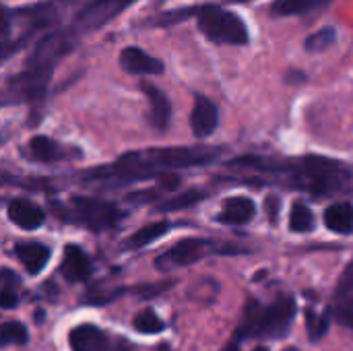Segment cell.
Masks as SVG:
<instances>
[{"label": "cell", "instance_id": "cell-17", "mask_svg": "<svg viewBox=\"0 0 353 351\" xmlns=\"http://www.w3.org/2000/svg\"><path fill=\"white\" fill-rule=\"evenodd\" d=\"M14 254L23 263V267L27 269L29 275H37L48 265L52 250L41 242H19L14 246Z\"/></svg>", "mask_w": 353, "mask_h": 351}, {"label": "cell", "instance_id": "cell-4", "mask_svg": "<svg viewBox=\"0 0 353 351\" xmlns=\"http://www.w3.org/2000/svg\"><path fill=\"white\" fill-rule=\"evenodd\" d=\"M234 168L259 170L265 174H283L288 180L312 194L339 192L352 178L350 168L325 157H304L300 161H275L267 157H240L232 161Z\"/></svg>", "mask_w": 353, "mask_h": 351}, {"label": "cell", "instance_id": "cell-11", "mask_svg": "<svg viewBox=\"0 0 353 351\" xmlns=\"http://www.w3.org/2000/svg\"><path fill=\"white\" fill-rule=\"evenodd\" d=\"M219 126V108L207 95L196 93L190 112V130L196 139H207Z\"/></svg>", "mask_w": 353, "mask_h": 351}, {"label": "cell", "instance_id": "cell-12", "mask_svg": "<svg viewBox=\"0 0 353 351\" xmlns=\"http://www.w3.org/2000/svg\"><path fill=\"white\" fill-rule=\"evenodd\" d=\"M141 91L149 99V108H151L149 110V124L159 132L168 130V126L172 122V101H170L168 93L149 81L141 83Z\"/></svg>", "mask_w": 353, "mask_h": 351}, {"label": "cell", "instance_id": "cell-20", "mask_svg": "<svg viewBox=\"0 0 353 351\" xmlns=\"http://www.w3.org/2000/svg\"><path fill=\"white\" fill-rule=\"evenodd\" d=\"M325 225L341 236L353 234V205L352 203H335L325 211Z\"/></svg>", "mask_w": 353, "mask_h": 351}, {"label": "cell", "instance_id": "cell-23", "mask_svg": "<svg viewBox=\"0 0 353 351\" xmlns=\"http://www.w3.org/2000/svg\"><path fill=\"white\" fill-rule=\"evenodd\" d=\"M335 41H337V27L325 25V27L312 31V33L304 39V50H306L308 54H323V52H327Z\"/></svg>", "mask_w": 353, "mask_h": 351}, {"label": "cell", "instance_id": "cell-8", "mask_svg": "<svg viewBox=\"0 0 353 351\" xmlns=\"http://www.w3.org/2000/svg\"><path fill=\"white\" fill-rule=\"evenodd\" d=\"M72 205H74V211H77V217L81 219V223L85 228H89L91 232H103V230L116 228L124 217V211L118 205L108 203V201L77 197Z\"/></svg>", "mask_w": 353, "mask_h": 351}, {"label": "cell", "instance_id": "cell-10", "mask_svg": "<svg viewBox=\"0 0 353 351\" xmlns=\"http://www.w3.org/2000/svg\"><path fill=\"white\" fill-rule=\"evenodd\" d=\"M118 64L124 72L132 77H159L165 72L163 60L157 56H151L139 46H126L118 54Z\"/></svg>", "mask_w": 353, "mask_h": 351}, {"label": "cell", "instance_id": "cell-35", "mask_svg": "<svg viewBox=\"0 0 353 351\" xmlns=\"http://www.w3.org/2000/svg\"><path fill=\"white\" fill-rule=\"evenodd\" d=\"M223 351H240V350H238L236 345H230V348H225V350H223Z\"/></svg>", "mask_w": 353, "mask_h": 351}, {"label": "cell", "instance_id": "cell-33", "mask_svg": "<svg viewBox=\"0 0 353 351\" xmlns=\"http://www.w3.org/2000/svg\"><path fill=\"white\" fill-rule=\"evenodd\" d=\"M225 2H232V4H246V2H252V0H225Z\"/></svg>", "mask_w": 353, "mask_h": 351}, {"label": "cell", "instance_id": "cell-18", "mask_svg": "<svg viewBox=\"0 0 353 351\" xmlns=\"http://www.w3.org/2000/svg\"><path fill=\"white\" fill-rule=\"evenodd\" d=\"M333 0H273L269 6V14L275 19H288V17H304L314 10H323Z\"/></svg>", "mask_w": 353, "mask_h": 351}, {"label": "cell", "instance_id": "cell-3", "mask_svg": "<svg viewBox=\"0 0 353 351\" xmlns=\"http://www.w3.org/2000/svg\"><path fill=\"white\" fill-rule=\"evenodd\" d=\"M81 0H43L23 6L2 8V62L10 60L25 46L35 43L43 33L62 27L68 8Z\"/></svg>", "mask_w": 353, "mask_h": 351}, {"label": "cell", "instance_id": "cell-1", "mask_svg": "<svg viewBox=\"0 0 353 351\" xmlns=\"http://www.w3.org/2000/svg\"><path fill=\"white\" fill-rule=\"evenodd\" d=\"M81 43V37H77L68 25L56 27L48 33H43L31 48L23 68L6 79L4 91H2V103L4 106H17V103H39L46 99L52 77L56 72V66L70 56Z\"/></svg>", "mask_w": 353, "mask_h": 351}, {"label": "cell", "instance_id": "cell-30", "mask_svg": "<svg viewBox=\"0 0 353 351\" xmlns=\"http://www.w3.org/2000/svg\"><path fill=\"white\" fill-rule=\"evenodd\" d=\"M353 292V263L345 269V273L341 275L339 281V296H347Z\"/></svg>", "mask_w": 353, "mask_h": 351}, {"label": "cell", "instance_id": "cell-13", "mask_svg": "<svg viewBox=\"0 0 353 351\" xmlns=\"http://www.w3.org/2000/svg\"><path fill=\"white\" fill-rule=\"evenodd\" d=\"M6 213L14 225H19L21 230H27V232L41 228L46 221L43 209L29 199H12L6 207Z\"/></svg>", "mask_w": 353, "mask_h": 351}, {"label": "cell", "instance_id": "cell-25", "mask_svg": "<svg viewBox=\"0 0 353 351\" xmlns=\"http://www.w3.org/2000/svg\"><path fill=\"white\" fill-rule=\"evenodd\" d=\"M205 199V192L201 190H186L170 201H163L157 209L163 211V213H170V211H180V209H188V207H194L196 203H201Z\"/></svg>", "mask_w": 353, "mask_h": 351}, {"label": "cell", "instance_id": "cell-7", "mask_svg": "<svg viewBox=\"0 0 353 351\" xmlns=\"http://www.w3.org/2000/svg\"><path fill=\"white\" fill-rule=\"evenodd\" d=\"M137 2L139 0H81L66 25L77 37L83 39L85 35L103 29Z\"/></svg>", "mask_w": 353, "mask_h": 351}, {"label": "cell", "instance_id": "cell-14", "mask_svg": "<svg viewBox=\"0 0 353 351\" xmlns=\"http://www.w3.org/2000/svg\"><path fill=\"white\" fill-rule=\"evenodd\" d=\"M60 273L66 277V281L79 283L87 281L91 277V261L85 254V250L77 244H68L64 248V257L60 263Z\"/></svg>", "mask_w": 353, "mask_h": 351}, {"label": "cell", "instance_id": "cell-26", "mask_svg": "<svg viewBox=\"0 0 353 351\" xmlns=\"http://www.w3.org/2000/svg\"><path fill=\"white\" fill-rule=\"evenodd\" d=\"M132 327L143 335H157L165 329V323L153 310H143L134 317Z\"/></svg>", "mask_w": 353, "mask_h": 351}, {"label": "cell", "instance_id": "cell-2", "mask_svg": "<svg viewBox=\"0 0 353 351\" xmlns=\"http://www.w3.org/2000/svg\"><path fill=\"white\" fill-rule=\"evenodd\" d=\"M217 159V149L207 147H165V149H145L130 151L122 155L110 168H95L85 174V180L93 178H122V180H145L155 176H168L174 170L209 166Z\"/></svg>", "mask_w": 353, "mask_h": 351}, {"label": "cell", "instance_id": "cell-19", "mask_svg": "<svg viewBox=\"0 0 353 351\" xmlns=\"http://www.w3.org/2000/svg\"><path fill=\"white\" fill-rule=\"evenodd\" d=\"M29 155L35 159V161H41V163H54V161H60L64 159L68 153L62 145H58L54 139L50 137H43V134H37L29 141Z\"/></svg>", "mask_w": 353, "mask_h": 351}, {"label": "cell", "instance_id": "cell-32", "mask_svg": "<svg viewBox=\"0 0 353 351\" xmlns=\"http://www.w3.org/2000/svg\"><path fill=\"white\" fill-rule=\"evenodd\" d=\"M308 81V74L304 70H298V68H290L285 72V83L288 85H298V83H306Z\"/></svg>", "mask_w": 353, "mask_h": 351}, {"label": "cell", "instance_id": "cell-29", "mask_svg": "<svg viewBox=\"0 0 353 351\" xmlns=\"http://www.w3.org/2000/svg\"><path fill=\"white\" fill-rule=\"evenodd\" d=\"M0 306L4 310H12L19 306V296H17V290L14 288H6L2 285V292H0Z\"/></svg>", "mask_w": 353, "mask_h": 351}, {"label": "cell", "instance_id": "cell-22", "mask_svg": "<svg viewBox=\"0 0 353 351\" xmlns=\"http://www.w3.org/2000/svg\"><path fill=\"white\" fill-rule=\"evenodd\" d=\"M168 230H170V223H168V221H155V223H149V225L141 228L139 232H134V234L124 242V246H126V248H130V250H139V248L149 246L151 242L159 240Z\"/></svg>", "mask_w": 353, "mask_h": 351}, {"label": "cell", "instance_id": "cell-24", "mask_svg": "<svg viewBox=\"0 0 353 351\" xmlns=\"http://www.w3.org/2000/svg\"><path fill=\"white\" fill-rule=\"evenodd\" d=\"M314 228V215L304 203H296L290 211V230L296 234H306Z\"/></svg>", "mask_w": 353, "mask_h": 351}, {"label": "cell", "instance_id": "cell-34", "mask_svg": "<svg viewBox=\"0 0 353 351\" xmlns=\"http://www.w3.org/2000/svg\"><path fill=\"white\" fill-rule=\"evenodd\" d=\"M252 351H269V350H267L265 345H259V348H254V350H252Z\"/></svg>", "mask_w": 353, "mask_h": 351}, {"label": "cell", "instance_id": "cell-5", "mask_svg": "<svg viewBox=\"0 0 353 351\" xmlns=\"http://www.w3.org/2000/svg\"><path fill=\"white\" fill-rule=\"evenodd\" d=\"M194 21L201 35L215 46L244 48L250 43V31L246 21L238 12L223 8L221 4L215 2L194 4Z\"/></svg>", "mask_w": 353, "mask_h": 351}, {"label": "cell", "instance_id": "cell-15", "mask_svg": "<svg viewBox=\"0 0 353 351\" xmlns=\"http://www.w3.org/2000/svg\"><path fill=\"white\" fill-rule=\"evenodd\" d=\"M256 215V205L252 199L248 197H232L223 201V207L217 215V219L221 223L228 225H244L248 221H252Z\"/></svg>", "mask_w": 353, "mask_h": 351}, {"label": "cell", "instance_id": "cell-28", "mask_svg": "<svg viewBox=\"0 0 353 351\" xmlns=\"http://www.w3.org/2000/svg\"><path fill=\"white\" fill-rule=\"evenodd\" d=\"M308 314V331H310V337L312 339H321L325 333H327V329H329V321H331V308L325 312V317H316V314H312V310H308L306 312Z\"/></svg>", "mask_w": 353, "mask_h": 351}, {"label": "cell", "instance_id": "cell-9", "mask_svg": "<svg viewBox=\"0 0 353 351\" xmlns=\"http://www.w3.org/2000/svg\"><path fill=\"white\" fill-rule=\"evenodd\" d=\"M211 250V244L201 238H184L176 242L170 250L159 254L155 259V267L159 271H170L178 267H188L196 261H201Z\"/></svg>", "mask_w": 353, "mask_h": 351}, {"label": "cell", "instance_id": "cell-27", "mask_svg": "<svg viewBox=\"0 0 353 351\" xmlns=\"http://www.w3.org/2000/svg\"><path fill=\"white\" fill-rule=\"evenodd\" d=\"M27 339H29V333H27L25 325H21L17 321H10L0 329V343L4 348L6 345H25Z\"/></svg>", "mask_w": 353, "mask_h": 351}, {"label": "cell", "instance_id": "cell-31", "mask_svg": "<svg viewBox=\"0 0 353 351\" xmlns=\"http://www.w3.org/2000/svg\"><path fill=\"white\" fill-rule=\"evenodd\" d=\"M265 209H267L269 221H271V223H277V217H279V199H277V197H267Z\"/></svg>", "mask_w": 353, "mask_h": 351}, {"label": "cell", "instance_id": "cell-37", "mask_svg": "<svg viewBox=\"0 0 353 351\" xmlns=\"http://www.w3.org/2000/svg\"><path fill=\"white\" fill-rule=\"evenodd\" d=\"M159 2H163V0H159Z\"/></svg>", "mask_w": 353, "mask_h": 351}, {"label": "cell", "instance_id": "cell-16", "mask_svg": "<svg viewBox=\"0 0 353 351\" xmlns=\"http://www.w3.org/2000/svg\"><path fill=\"white\" fill-rule=\"evenodd\" d=\"M72 351H108L110 339L95 325H79L68 335Z\"/></svg>", "mask_w": 353, "mask_h": 351}, {"label": "cell", "instance_id": "cell-36", "mask_svg": "<svg viewBox=\"0 0 353 351\" xmlns=\"http://www.w3.org/2000/svg\"><path fill=\"white\" fill-rule=\"evenodd\" d=\"M285 351H296V350H294V348H290V350H285Z\"/></svg>", "mask_w": 353, "mask_h": 351}, {"label": "cell", "instance_id": "cell-21", "mask_svg": "<svg viewBox=\"0 0 353 351\" xmlns=\"http://www.w3.org/2000/svg\"><path fill=\"white\" fill-rule=\"evenodd\" d=\"M188 19H194V4L190 6H182V8H172V10H159L157 14L141 21L139 25L145 27V29H165V27H174L182 21H188Z\"/></svg>", "mask_w": 353, "mask_h": 351}, {"label": "cell", "instance_id": "cell-6", "mask_svg": "<svg viewBox=\"0 0 353 351\" xmlns=\"http://www.w3.org/2000/svg\"><path fill=\"white\" fill-rule=\"evenodd\" d=\"M296 317V302L292 296L277 298L271 306H261L254 298L246 302L244 321L238 327V337H271L279 339L288 333Z\"/></svg>", "mask_w": 353, "mask_h": 351}]
</instances>
